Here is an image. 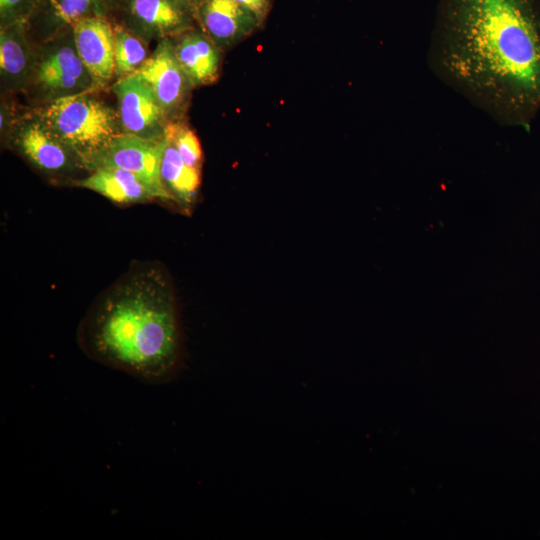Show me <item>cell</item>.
Listing matches in <instances>:
<instances>
[{"label": "cell", "mask_w": 540, "mask_h": 540, "mask_svg": "<svg viewBox=\"0 0 540 540\" xmlns=\"http://www.w3.org/2000/svg\"><path fill=\"white\" fill-rule=\"evenodd\" d=\"M195 18L220 49L239 43L261 26L252 13L233 0H202Z\"/></svg>", "instance_id": "11"}, {"label": "cell", "mask_w": 540, "mask_h": 540, "mask_svg": "<svg viewBox=\"0 0 540 540\" xmlns=\"http://www.w3.org/2000/svg\"><path fill=\"white\" fill-rule=\"evenodd\" d=\"M115 74L121 78L133 74L147 60V48L142 37L130 29L114 27Z\"/></svg>", "instance_id": "17"}, {"label": "cell", "mask_w": 540, "mask_h": 540, "mask_svg": "<svg viewBox=\"0 0 540 540\" xmlns=\"http://www.w3.org/2000/svg\"><path fill=\"white\" fill-rule=\"evenodd\" d=\"M163 141L145 139L134 134L121 133L94 158L89 169L112 166L134 174L150 191L153 198L172 200L163 184L160 164Z\"/></svg>", "instance_id": "5"}, {"label": "cell", "mask_w": 540, "mask_h": 540, "mask_svg": "<svg viewBox=\"0 0 540 540\" xmlns=\"http://www.w3.org/2000/svg\"><path fill=\"white\" fill-rule=\"evenodd\" d=\"M77 53L96 85L115 74L114 27L103 15L83 18L71 26Z\"/></svg>", "instance_id": "10"}, {"label": "cell", "mask_w": 540, "mask_h": 540, "mask_svg": "<svg viewBox=\"0 0 540 540\" xmlns=\"http://www.w3.org/2000/svg\"><path fill=\"white\" fill-rule=\"evenodd\" d=\"M133 75L152 90L167 119L183 110L193 87L168 38L159 40L155 51Z\"/></svg>", "instance_id": "6"}, {"label": "cell", "mask_w": 540, "mask_h": 540, "mask_svg": "<svg viewBox=\"0 0 540 540\" xmlns=\"http://www.w3.org/2000/svg\"><path fill=\"white\" fill-rule=\"evenodd\" d=\"M89 92L51 100L38 116L87 169L123 133L119 115Z\"/></svg>", "instance_id": "3"}, {"label": "cell", "mask_w": 540, "mask_h": 540, "mask_svg": "<svg viewBox=\"0 0 540 540\" xmlns=\"http://www.w3.org/2000/svg\"><path fill=\"white\" fill-rule=\"evenodd\" d=\"M160 173L174 202L188 210L200 185V170L189 166L171 142L164 138Z\"/></svg>", "instance_id": "16"}, {"label": "cell", "mask_w": 540, "mask_h": 540, "mask_svg": "<svg viewBox=\"0 0 540 540\" xmlns=\"http://www.w3.org/2000/svg\"><path fill=\"white\" fill-rule=\"evenodd\" d=\"M38 0H0L1 28L28 20Z\"/></svg>", "instance_id": "19"}, {"label": "cell", "mask_w": 540, "mask_h": 540, "mask_svg": "<svg viewBox=\"0 0 540 540\" xmlns=\"http://www.w3.org/2000/svg\"><path fill=\"white\" fill-rule=\"evenodd\" d=\"M434 74L502 125L540 111V0H439Z\"/></svg>", "instance_id": "1"}, {"label": "cell", "mask_w": 540, "mask_h": 540, "mask_svg": "<svg viewBox=\"0 0 540 540\" xmlns=\"http://www.w3.org/2000/svg\"><path fill=\"white\" fill-rule=\"evenodd\" d=\"M244 9L252 13L257 20L262 23L266 20L271 7L273 0H233Z\"/></svg>", "instance_id": "20"}, {"label": "cell", "mask_w": 540, "mask_h": 540, "mask_svg": "<svg viewBox=\"0 0 540 540\" xmlns=\"http://www.w3.org/2000/svg\"><path fill=\"white\" fill-rule=\"evenodd\" d=\"M180 36L174 52L193 86L213 83L219 75L220 48L204 32L189 29Z\"/></svg>", "instance_id": "12"}, {"label": "cell", "mask_w": 540, "mask_h": 540, "mask_svg": "<svg viewBox=\"0 0 540 540\" xmlns=\"http://www.w3.org/2000/svg\"><path fill=\"white\" fill-rule=\"evenodd\" d=\"M76 184L119 204L153 199L147 187L134 174L118 167H98Z\"/></svg>", "instance_id": "14"}, {"label": "cell", "mask_w": 540, "mask_h": 540, "mask_svg": "<svg viewBox=\"0 0 540 540\" xmlns=\"http://www.w3.org/2000/svg\"><path fill=\"white\" fill-rule=\"evenodd\" d=\"M164 138L173 144L186 164L201 170L203 161L201 145L189 127L181 123H167Z\"/></svg>", "instance_id": "18"}, {"label": "cell", "mask_w": 540, "mask_h": 540, "mask_svg": "<svg viewBox=\"0 0 540 540\" xmlns=\"http://www.w3.org/2000/svg\"><path fill=\"white\" fill-rule=\"evenodd\" d=\"M94 360L148 384L177 374L182 339L173 290L155 268L131 272L101 298L79 330Z\"/></svg>", "instance_id": "2"}, {"label": "cell", "mask_w": 540, "mask_h": 540, "mask_svg": "<svg viewBox=\"0 0 540 540\" xmlns=\"http://www.w3.org/2000/svg\"><path fill=\"white\" fill-rule=\"evenodd\" d=\"M182 6H184L186 9H188L195 17L196 11L202 2V0H175Z\"/></svg>", "instance_id": "21"}, {"label": "cell", "mask_w": 540, "mask_h": 540, "mask_svg": "<svg viewBox=\"0 0 540 540\" xmlns=\"http://www.w3.org/2000/svg\"><path fill=\"white\" fill-rule=\"evenodd\" d=\"M129 29L143 39H164L191 28L194 15L175 0H122Z\"/></svg>", "instance_id": "8"}, {"label": "cell", "mask_w": 540, "mask_h": 540, "mask_svg": "<svg viewBox=\"0 0 540 540\" xmlns=\"http://www.w3.org/2000/svg\"><path fill=\"white\" fill-rule=\"evenodd\" d=\"M32 79L51 100L91 91L96 85L77 53L71 28L36 57Z\"/></svg>", "instance_id": "4"}, {"label": "cell", "mask_w": 540, "mask_h": 540, "mask_svg": "<svg viewBox=\"0 0 540 540\" xmlns=\"http://www.w3.org/2000/svg\"><path fill=\"white\" fill-rule=\"evenodd\" d=\"M15 144L43 172L62 174L84 167L80 158L39 117L24 121L19 126Z\"/></svg>", "instance_id": "9"}, {"label": "cell", "mask_w": 540, "mask_h": 540, "mask_svg": "<svg viewBox=\"0 0 540 540\" xmlns=\"http://www.w3.org/2000/svg\"><path fill=\"white\" fill-rule=\"evenodd\" d=\"M110 0H38L29 18L49 36L71 28L77 21L96 15ZM28 18V19H29Z\"/></svg>", "instance_id": "15"}, {"label": "cell", "mask_w": 540, "mask_h": 540, "mask_svg": "<svg viewBox=\"0 0 540 540\" xmlns=\"http://www.w3.org/2000/svg\"><path fill=\"white\" fill-rule=\"evenodd\" d=\"M118 99V115L123 131L136 136L161 140L167 118L152 90L131 74L114 86Z\"/></svg>", "instance_id": "7"}, {"label": "cell", "mask_w": 540, "mask_h": 540, "mask_svg": "<svg viewBox=\"0 0 540 540\" xmlns=\"http://www.w3.org/2000/svg\"><path fill=\"white\" fill-rule=\"evenodd\" d=\"M24 23L1 28L0 33L1 80L3 85L11 89L22 88L32 79L36 63Z\"/></svg>", "instance_id": "13"}]
</instances>
